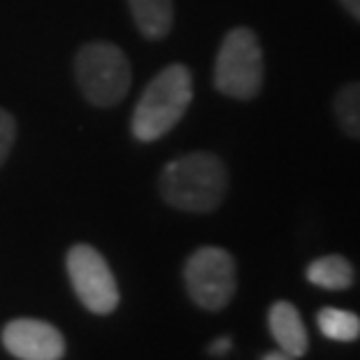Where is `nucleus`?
Segmentation results:
<instances>
[{
    "label": "nucleus",
    "mask_w": 360,
    "mask_h": 360,
    "mask_svg": "<svg viewBox=\"0 0 360 360\" xmlns=\"http://www.w3.org/2000/svg\"><path fill=\"white\" fill-rule=\"evenodd\" d=\"M228 172L219 156L193 151L170 160L160 172V195L181 212L205 214L224 202Z\"/></svg>",
    "instance_id": "nucleus-1"
},
{
    "label": "nucleus",
    "mask_w": 360,
    "mask_h": 360,
    "mask_svg": "<svg viewBox=\"0 0 360 360\" xmlns=\"http://www.w3.org/2000/svg\"><path fill=\"white\" fill-rule=\"evenodd\" d=\"M191 98H193V77L186 65H167L160 70L149 86L142 91L135 105L133 135L140 142H154L167 135L186 114Z\"/></svg>",
    "instance_id": "nucleus-2"
},
{
    "label": "nucleus",
    "mask_w": 360,
    "mask_h": 360,
    "mask_svg": "<svg viewBox=\"0 0 360 360\" xmlns=\"http://www.w3.org/2000/svg\"><path fill=\"white\" fill-rule=\"evenodd\" d=\"M263 49L251 28H233L214 63V86L235 101H251L263 89Z\"/></svg>",
    "instance_id": "nucleus-3"
},
{
    "label": "nucleus",
    "mask_w": 360,
    "mask_h": 360,
    "mask_svg": "<svg viewBox=\"0 0 360 360\" xmlns=\"http://www.w3.org/2000/svg\"><path fill=\"white\" fill-rule=\"evenodd\" d=\"M75 77L84 98L96 107H112L130 89V63L117 44H84L75 58Z\"/></svg>",
    "instance_id": "nucleus-4"
},
{
    "label": "nucleus",
    "mask_w": 360,
    "mask_h": 360,
    "mask_svg": "<svg viewBox=\"0 0 360 360\" xmlns=\"http://www.w3.org/2000/svg\"><path fill=\"white\" fill-rule=\"evenodd\" d=\"M188 295L198 307L219 311L228 307L237 290V265L226 249L202 247L191 254L184 267Z\"/></svg>",
    "instance_id": "nucleus-5"
},
{
    "label": "nucleus",
    "mask_w": 360,
    "mask_h": 360,
    "mask_svg": "<svg viewBox=\"0 0 360 360\" xmlns=\"http://www.w3.org/2000/svg\"><path fill=\"white\" fill-rule=\"evenodd\" d=\"M68 274L82 304L94 314H110L119 304V286L107 260L89 244L68 251Z\"/></svg>",
    "instance_id": "nucleus-6"
},
{
    "label": "nucleus",
    "mask_w": 360,
    "mask_h": 360,
    "mask_svg": "<svg viewBox=\"0 0 360 360\" xmlns=\"http://www.w3.org/2000/svg\"><path fill=\"white\" fill-rule=\"evenodd\" d=\"M3 344L19 360H60L65 340L56 328L40 319H14L5 326Z\"/></svg>",
    "instance_id": "nucleus-7"
},
{
    "label": "nucleus",
    "mask_w": 360,
    "mask_h": 360,
    "mask_svg": "<svg viewBox=\"0 0 360 360\" xmlns=\"http://www.w3.org/2000/svg\"><path fill=\"white\" fill-rule=\"evenodd\" d=\"M267 323H270V333L274 337V342L279 344V351L293 358L307 354L309 335L302 323L300 311L293 304L286 300L274 302L270 307V314H267Z\"/></svg>",
    "instance_id": "nucleus-8"
},
{
    "label": "nucleus",
    "mask_w": 360,
    "mask_h": 360,
    "mask_svg": "<svg viewBox=\"0 0 360 360\" xmlns=\"http://www.w3.org/2000/svg\"><path fill=\"white\" fill-rule=\"evenodd\" d=\"M137 30L147 40H160L170 33L174 10L172 0H128Z\"/></svg>",
    "instance_id": "nucleus-9"
},
{
    "label": "nucleus",
    "mask_w": 360,
    "mask_h": 360,
    "mask_svg": "<svg viewBox=\"0 0 360 360\" xmlns=\"http://www.w3.org/2000/svg\"><path fill=\"white\" fill-rule=\"evenodd\" d=\"M307 281L326 290H344L354 283V267L344 256H321L309 263Z\"/></svg>",
    "instance_id": "nucleus-10"
},
{
    "label": "nucleus",
    "mask_w": 360,
    "mask_h": 360,
    "mask_svg": "<svg viewBox=\"0 0 360 360\" xmlns=\"http://www.w3.org/2000/svg\"><path fill=\"white\" fill-rule=\"evenodd\" d=\"M316 326L333 342H356L360 337V316L347 309L323 307L316 314Z\"/></svg>",
    "instance_id": "nucleus-11"
},
{
    "label": "nucleus",
    "mask_w": 360,
    "mask_h": 360,
    "mask_svg": "<svg viewBox=\"0 0 360 360\" xmlns=\"http://www.w3.org/2000/svg\"><path fill=\"white\" fill-rule=\"evenodd\" d=\"M335 114L344 133L360 137V82L347 84L335 98Z\"/></svg>",
    "instance_id": "nucleus-12"
},
{
    "label": "nucleus",
    "mask_w": 360,
    "mask_h": 360,
    "mask_svg": "<svg viewBox=\"0 0 360 360\" xmlns=\"http://www.w3.org/2000/svg\"><path fill=\"white\" fill-rule=\"evenodd\" d=\"M14 140H17V124H14L12 114L0 107V165L5 163Z\"/></svg>",
    "instance_id": "nucleus-13"
},
{
    "label": "nucleus",
    "mask_w": 360,
    "mask_h": 360,
    "mask_svg": "<svg viewBox=\"0 0 360 360\" xmlns=\"http://www.w3.org/2000/svg\"><path fill=\"white\" fill-rule=\"evenodd\" d=\"M231 347H233L231 337H219V340H214L210 344V354L212 356H226L228 351H231Z\"/></svg>",
    "instance_id": "nucleus-14"
},
{
    "label": "nucleus",
    "mask_w": 360,
    "mask_h": 360,
    "mask_svg": "<svg viewBox=\"0 0 360 360\" xmlns=\"http://www.w3.org/2000/svg\"><path fill=\"white\" fill-rule=\"evenodd\" d=\"M342 7L347 10L351 17H356L360 21V0H340Z\"/></svg>",
    "instance_id": "nucleus-15"
},
{
    "label": "nucleus",
    "mask_w": 360,
    "mask_h": 360,
    "mask_svg": "<svg viewBox=\"0 0 360 360\" xmlns=\"http://www.w3.org/2000/svg\"><path fill=\"white\" fill-rule=\"evenodd\" d=\"M263 360H295L293 356L283 354V351H272V354H265Z\"/></svg>",
    "instance_id": "nucleus-16"
}]
</instances>
